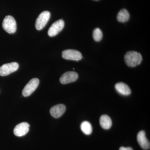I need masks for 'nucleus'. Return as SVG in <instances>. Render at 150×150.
I'll list each match as a JSON object with an SVG mask.
<instances>
[{
	"mask_svg": "<svg viewBox=\"0 0 150 150\" xmlns=\"http://www.w3.org/2000/svg\"><path fill=\"white\" fill-rule=\"evenodd\" d=\"M81 128L82 131L86 135H90L92 132V127L88 121H84L82 123Z\"/></svg>",
	"mask_w": 150,
	"mask_h": 150,
	"instance_id": "15",
	"label": "nucleus"
},
{
	"mask_svg": "<svg viewBox=\"0 0 150 150\" xmlns=\"http://www.w3.org/2000/svg\"><path fill=\"white\" fill-rule=\"evenodd\" d=\"M129 18L130 14L126 9L121 10L117 15V20L120 22H126L129 21Z\"/></svg>",
	"mask_w": 150,
	"mask_h": 150,
	"instance_id": "14",
	"label": "nucleus"
},
{
	"mask_svg": "<svg viewBox=\"0 0 150 150\" xmlns=\"http://www.w3.org/2000/svg\"><path fill=\"white\" fill-rule=\"evenodd\" d=\"M79 75L74 71H68L64 73L60 79V81L63 84L74 82L77 80Z\"/></svg>",
	"mask_w": 150,
	"mask_h": 150,
	"instance_id": "9",
	"label": "nucleus"
},
{
	"mask_svg": "<svg viewBox=\"0 0 150 150\" xmlns=\"http://www.w3.org/2000/svg\"><path fill=\"white\" fill-rule=\"evenodd\" d=\"M29 124L26 122L19 123L14 129V134L17 137L24 136L29 131Z\"/></svg>",
	"mask_w": 150,
	"mask_h": 150,
	"instance_id": "8",
	"label": "nucleus"
},
{
	"mask_svg": "<svg viewBox=\"0 0 150 150\" xmlns=\"http://www.w3.org/2000/svg\"><path fill=\"white\" fill-rule=\"evenodd\" d=\"M2 26L5 30L9 33H14L17 29L16 21L11 16H6L3 21Z\"/></svg>",
	"mask_w": 150,
	"mask_h": 150,
	"instance_id": "2",
	"label": "nucleus"
},
{
	"mask_svg": "<svg viewBox=\"0 0 150 150\" xmlns=\"http://www.w3.org/2000/svg\"><path fill=\"white\" fill-rule=\"evenodd\" d=\"M116 90L123 96H129L131 93V90L129 86L122 82L118 83L115 85Z\"/></svg>",
	"mask_w": 150,
	"mask_h": 150,
	"instance_id": "12",
	"label": "nucleus"
},
{
	"mask_svg": "<svg viewBox=\"0 0 150 150\" xmlns=\"http://www.w3.org/2000/svg\"><path fill=\"white\" fill-rule=\"evenodd\" d=\"M125 62L127 66L134 67L141 64L142 61V55L135 51L127 52L125 55Z\"/></svg>",
	"mask_w": 150,
	"mask_h": 150,
	"instance_id": "1",
	"label": "nucleus"
},
{
	"mask_svg": "<svg viewBox=\"0 0 150 150\" xmlns=\"http://www.w3.org/2000/svg\"><path fill=\"white\" fill-rule=\"evenodd\" d=\"M137 141L142 149L144 150L150 149V142L146 137V133L144 131H140L138 133Z\"/></svg>",
	"mask_w": 150,
	"mask_h": 150,
	"instance_id": "10",
	"label": "nucleus"
},
{
	"mask_svg": "<svg viewBox=\"0 0 150 150\" xmlns=\"http://www.w3.org/2000/svg\"><path fill=\"white\" fill-rule=\"evenodd\" d=\"M51 17V13L48 11H44L39 15L35 22V26L38 30H41L46 26Z\"/></svg>",
	"mask_w": 150,
	"mask_h": 150,
	"instance_id": "3",
	"label": "nucleus"
},
{
	"mask_svg": "<svg viewBox=\"0 0 150 150\" xmlns=\"http://www.w3.org/2000/svg\"><path fill=\"white\" fill-rule=\"evenodd\" d=\"M93 36L94 40L96 41H100L103 37V33L101 30L99 28H96L94 30Z\"/></svg>",
	"mask_w": 150,
	"mask_h": 150,
	"instance_id": "16",
	"label": "nucleus"
},
{
	"mask_svg": "<svg viewBox=\"0 0 150 150\" xmlns=\"http://www.w3.org/2000/svg\"><path fill=\"white\" fill-rule=\"evenodd\" d=\"M119 150H133V149L131 147H124L122 146L120 148Z\"/></svg>",
	"mask_w": 150,
	"mask_h": 150,
	"instance_id": "17",
	"label": "nucleus"
},
{
	"mask_svg": "<svg viewBox=\"0 0 150 150\" xmlns=\"http://www.w3.org/2000/svg\"><path fill=\"white\" fill-rule=\"evenodd\" d=\"M96 1H97V0H96Z\"/></svg>",
	"mask_w": 150,
	"mask_h": 150,
	"instance_id": "18",
	"label": "nucleus"
},
{
	"mask_svg": "<svg viewBox=\"0 0 150 150\" xmlns=\"http://www.w3.org/2000/svg\"><path fill=\"white\" fill-rule=\"evenodd\" d=\"M39 83V80L37 78H34L30 80L23 90V96L28 97L30 96L37 88Z\"/></svg>",
	"mask_w": 150,
	"mask_h": 150,
	"instance_id": "5",
	"label": "nucleus"
},
{
	"mask_svg": "<svg viewBox=\"0 0 150 150\" xmlns=\"http://www.w3.org/2000/svg\"><path fill=\"white\" fill-rule=\"evenodd\" d=\"M64 22L62 19L59 20L54 22L48 30V35L50 37L56 36L64 28Z\"/></svg>",
	"mask_w": 150,
	"mask_h": 150,
	"instance_id": "7",
	"label": "nucleus"
},
{
	"mask_svg": "<svg viewBox=\"0 0 150 150\" xmlns=\"http://www.w3.org/2000/svg\"><path fill=\"white\" fill-rule=\"evenodd\" d=\"M62 57L67 60L79 61L82 58V55L79 51L74 49H67L62 52Z\"/></svg>",
	"mask_w": 150,
	"mask_h": 150,
	"instance_id": "6",
	"label": "nucleus"
},
{
	"mask_svg": "<svg viewBox=\"0 0 150 150\" xmlns=\"http://www.w3.org/2000/svg\"><path fill=\"white\" fill-rule=\"evenodd\" d=\"M19 64L17 62L5 64L0 67V76H2L10 74L18 69Z\"/></svg>",
	"mask_w": 150,
	"mask_h": 150,
	"instance_id": "4",
	"label": "nucleus"
},
{
	"mask_svg": "<svg viewBox=\"0 0 150 150\" xmlns=\"http://www.w3.org/2000/svg\"><path fill=\"white\" fill-rule=\"evenodd\" d=\"M100 123L103 129L108 130L112 126V120L108 115H102L100 118Z\"/></svg>",
	"mask_w": 150,
	"mask_h": 150,
	"instance_id": "13",
	"label": "nucleus"
},
{
	"mask_svg": "<svg viewBox=\"0 0 150 150\" xmlns=\"http://www.w3.org/2000/svg\"><path fill=\"white\" fill-rule=\"evenodd\" d=\"M66 110V107L64 105H56L51 108L50 109V113L54 118H59L64 114Z\"/></svg>",
	"mask_w": 150,
	"mask_h": 150,
	"instance_id": "11",
	"label": "nucleus"
}]
</instances>
